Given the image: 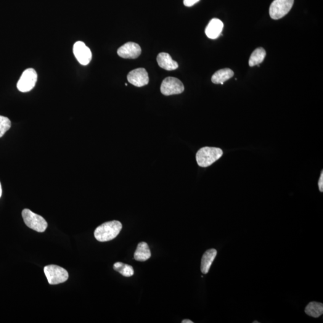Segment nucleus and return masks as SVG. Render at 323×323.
I'll return each instance as SVG.
<instances>
[{
    "mask_svg": "<svg viewBox=\"0 0 323 323\" xmlns=\"http://www.w3.org/2000/svg\"><path fill=\"white\" fill-rule=\"evenodd\" d=\"M122 229L120 222L113 221L106 222L95 229L94 236L100 242H107L117 237Z\"/></svg>",
    "mask_w": 323,
    "mask_h": 323,
    "instance_id": "f257e3e1",
    "label": "nucleus"
},
{
    "mask_svg": "<svg viewBox=\"0 0 323 323\" xmlns=\"http://www.w3.org/2000/svg\"><path fill=\"white\" fill-rule=\"evenodd\" d=\"M223 154V151L220 148L204 147L198 151L196 160L198 165L206 168L218 161Z\"/></svg>",
    "mask_w": 323,
    "mask_h": 323,
    "instance_id": "f03ea898",
    "label": "nucleus"
},
{
    "mask_svg": "<svg viewBox=\"0 0 323 323\" xmlns=\"http://www.w3.org/2000/svg\"><path fill=\"white\" fill-rule=\"evenodd\" d=\"M23 221L30 228L38 232H43L46 230L47 223L43 217L33 213L28 209H24L22 213Z\"/></svg>",
    "mask_w": 323,
    "mask_h": 323,
    "instance_id": "7ed1b4c3",
    "label": "nucleus"
},
{
    "mask_svg": "<svg viewBox=\"0 0 323 323\" xmlns=\"http://www.w3.org/2000/svg\"><path fill=\"white\" fill-rule=\"evenodd\" d=\"M44 272L50 284L56 285L66 282L68 273L62 267L51 264L44 267Z\"/></svg>",
    "mask_w": 323,
    "mask_h": 323,
    "instance_id": "20e7f679",
    "label": "nucleus"
},
{
    "mask_svg": "<svg viewBox=\"0 0 323 323\" xmlns=\"http://www.w3.org/2000/svg\"><path fill=\"white\" fill-rule=\"evenodd\" d=\"M293 4L294 0H274L269 8L270 17L275 20L281 19L290 11Z\"/></svg>",
    "mask_w": 323,
    "mask_h": 323,
    "instance_id": "39448f33",
    "label": "nucleus"
},
{
    "mask_svg": "<svg viewBox=\"0 0 323 323\" xmlns=\"http://www.w3.org/2000/svg\"><path fill=\"white\" fill-rule=\"evenodd\" d=\"M38 81V74L33 68L26 69L21 75L17 83V87L20 92H28L36 86Z\"/></svg>",
    "mask_w": 323,
    "mask_h": 323,
    "instance_id": "423d86ee",
    "label": "nucleus"
},
{
    "mask_svg": "<svg viewBox=\"0 0 323 323\" xmlns=\"http://www.w3.org/2000/svg\"><path fill=\"white\" fill-rule=\"evenodd\" d=\"M184 91V87L179 79L168 77L162 81L161 86V93L165 96L181 94Z\"/></svg>",
    "mask_w": 323,
    "mask_h": 323,
    "instance_id": "0eeeda50",
    "label": "nucleus"
},
{
    "mask_svg": "<svg viewBox=\"0 0 323 323\" xmlns=\"http://www.w3.org/2000/svg\"><path fill=\"white\" fill-rule=\"evenodd\" d=\"M73 53L77 60L81 64L87 65L92 60V52L83 42L79 41L74 44Z\"/></svg>",
    "mask_w": 323,
    "mask_h": 323,
    "instance_id": "6e6552de",
    "label": "nucleus"
},
{
    "mask_svg": "<svg viewBox=\"0 0 323 323\" xmlns=\"http://www.w3.org/2000/svg\"><path fill=\"white\" fill-rule=\"evenodd\" d=\"M127 79L129 83L137 87L147 85L149 81L147 71L142 68L135 69L131 71L127 76Z\"/></svg>",
    "mask_w": 323,
    "mask_h": 323,
    "instance_id": "1a4fd4ad",
    "label": "nucleus"
},
{
    "mask_svg": "<svg viewBox=\"0 0 323 323\" xmlns=\"http://www.w3.org/2000/svg\"><path fill=\"white\" fill-rule=\"evenodd\" d=\"M141 47L134 42H128L118 50L119 56L124 59H136L141 55Z\"/></svg>",
    "mask_w": 323,
    "mask_h": 323,
    "instance_id": "9d476101",
    "label": "nucleus"
},
{
    "mask_svg": "<svg viewBox=\"0 0 323 323\" xmlns=\"http://www.w3.org/2000/svg\"><path fill=\"white\" fill-rule=\"evenodd\" d=\"M223 23L218 19H213L209 22L205 29V34L208 38L216 39L222 34L223 28Z\"/></svg>",
    "mask_w": 323,
    "mask_h": 323,
    "instance_id": "9b49d317",
    "label": "nucleus"
},
{
    "mask_svg": "<svg viewBox=\"0 0 323 323\" xmlns=\"http://www.w3.org/2000/svg\"><path fill=\"white\" fill-rule=\"evenodd\" d=\"M157 62L159 66L165 70L173 71L179 67L178 63L172 59L167 53H160L157 57Z\"/></svg>",
    "mask_w": 323,
    "mask_h": 323,
    "instance_id": "f8f14e48",
    "label": "nucleus"
},
{
    "mask_svg": "<svg viewBox=\"0 0 323 323\" xmlns=\"http://www.w3.org/2000/svg\"><path fill=\"white\" fill-rule=\"evenodd\" d=\"M217 254H218V251L214 248L209 249L203 254L201 265V271L202 273L203 274L208 273L211 264L216 258Z\"/></svg>",
    "mask_w": 323,
    "mask_h": 323,
    "instance_id": "ddd939ff",
    "label": "nucleus"
},
{
    "mask_svg": "<svg viewBox=\"0 0 323 323\" xmlns=\"http://www.w3.org/2000/svg\"><path fill=\"white\" fill-rule=\"evenodd\" d=\"M234 76V71L230 69H221L214 74L212 76L211 81L214 84H223L225 81L229 80Z\"/></svg>",
    "mask_w": 323,
    "mask_h": 323,
    "instance_id": "4468645a",
    "label": "nucleus"
},
{
    "mask_svg": "<svg viewBox=\"0 0 323 323\" xmlns=\"http://www.w3.org/2000/svg\"><path fill=\"white\" fill-rule=\"evenodd\" d=\"M150 257L151 252L147 243L144 242L139 243L134 253L135 260L145 262L150 259Z\"/></svg>",
    "mask_w": 323,
    "mask_h": 323,
    "instance_id": "2eb2a0df",
    "label": "nucleus"
},
{
    "mask_svg": "<svg viewBox=\"0 0 323 323\" xmlns=\"http://www.w3.org/2000/svg\"><path fill=\"white\" fill-rule=\"evenodd\" d=\"M304 312L309 316L319 318L323 314V304L317 302H311L306 306Z\"/></svg>",
    "mask_w": 323,
    "mask_h": 323,
    "instance_id": "dca6fc26",
    "label": "nucleus"
},
{
    "mask_svg": "<svg viewBox=\"0 0 323 323\" xmlns=\"http://www.w3.org/2000/svg\"><path fill=\"white\" fill-rule=\"evenodd\" d=\"M266 55L265 50L262 48V47H259V48L254 50L250 56V59H249V65L250 67H254V66L260 64V63L263 61Z\"/></svg>",
    "mask_w": 323,
    "mask_h": 323,
    "instance_id": "f3484780",
    "label": "nucleus"
},
{
    "mask_svg": "<svg viewBox=\"0 0 323 323\" xmlns=\"http://www.w3.org/2000/svg\"><path fill=\"white\" fill-rule=\"evenodd\" d=\"M113 269L122 275L123 277H130L134 274L133 267L121 262H116L114 264Z\"/></svg>",
    "mask_w": 323,
    "mask_h": 323,
    "instance_id": "a211bd4d",
    "label": "nucleus"
},
{
    "mask_svg": "<svg viewBox=\"0 0 323 323\" xmlns=\"http://www.w3.org/2000/svg\"><path fill=\"white\" fill-rule=\"evenodd\" d=\"M11 127V121L9 118L0 116V138L4 136Z\"/></svg>",
    "mask_w": 323,
    "mask_h": 323,
    "instance_id": "6ab92c4d",
    "label": "nucleus"
},
{
    "mask_svg": "<svg viewBox=\"0 0 323 323\" xmlns=\"http://www.w3.org/2000/svg\"><path fill=\"white\" fill-rule=\"evenodd\" d=\"M198 1H200V0H184V4L186 7H192Z\"/></svg>",
    "mask_w": 323,
    "mask_h": 323,
    "instance_id": "aec40b11",
    "label": "nucleus"
},
{
    "mask_svg": "<svg viewBox=\"0 0 323 323\" xmlns=\"http://www.w3.org/2000/svg\"><path fill=\"white\" fill-rule=\"evenodd\" d=\"M319 187L320 191L321 192H323V172H322L321 176L320 177L319 181Z\"/></svg>",
    "mask_w": 323,
    "mask_h": 323,
    "instance_id": "412c9836",
    "label": "nucleus"
},
{
    "mask_svg": "<svg viewBox=\"0 0 323 323\" xmlns=\"http://www.w3.org/2000/svg\"><path fill=\"white\" fill-rule=\"evenodd\" d=\"M182 323H193V322L190 320H182Z\"/></svg>",
    "mask_w": 323,
    "mask_h": 323,
    "instance_id": "4be33fe9",
    "label": "nucleus"
},
{
    "mask_svg": "<svg viewBox=\"0 0 323 323\" xmlns=\"http://www.w3.org/2000/svg\"><path fill=\"white\" fill-rule=\"evenodd\" d=\"M1 195H2L1 185V183H0V198H1Z\"/></svg>",
    "mask_w": 323,
    "mask_h": 323,
    "instance_id": "5701e85b",
    "label": "nucleus"
},
{
    "mask_svg": "<svg viewBox=\"0 0 323 323\" xmlns=\"http://www.w3.org/2000/svg\"><path fill=\"white\" fill-rule=\"evenodd\" d=\"M259 323V322H253V323Z\"/></svg>",
    "mask_w": 323,
    "mask_h": 323,
    "instance_id": "b1692460",
    "label": "nucleus"
},
{
    "mask_svg": "<svg viewBox=\"0 0 323 323\" xmlns=\"http://www.w3.org/2000/svg\"><path fill=\"white\" fill-rule=\"evenodd\" d=\"M125 86H128V84L125 83Z\"/></svg>",
    "mask_w": 323,
    "mask_h": 323,
    "instance_id": "393cba45",
    "label": "nucleus"
}]
</instances>
